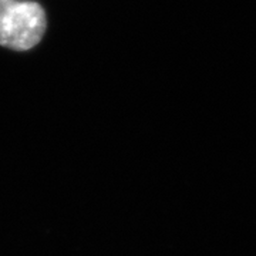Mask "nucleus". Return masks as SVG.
<instances>
[{"instance_id": "nucleus-1", "label": "nucleus", "mask_w": 256, "mask_h": 256, "mask_svg": "<svg viewBox=\"0 0 256 256\" xmlns=\"http://www.w3.org/2000/svg\"><path fill=\"white\" fill-rule=\"evenodd\" d=\"M46 26V13L36 2L0 0V46L18 52L33 48Z\"/></svg>"}]
</instances>
